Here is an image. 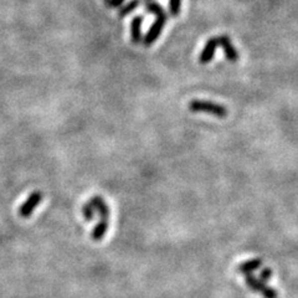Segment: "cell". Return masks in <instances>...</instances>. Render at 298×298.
Wrapping results in <instances>:
<instances>
[{
  "label": "cell",
  "instance_id": "obj_5",
  "mask_svg": "<svg viewBox=\"0 0 298 298\" xmlns=\"http://www.w3.org/2000/svg\"><path fill=\"white\" fill-rule=\"evenodd\" d=\"M217 44H219V46L222 47L225 56H226V59L229 60L230 62L234 64V62H236L237 60H239V52L236 51V49H235V46L232 45L229 36H225V35L219 36L217 37Z\"/></svg>",
  "mask_w": 298,
  "mask_h": 298
},
{
  "label": "cell",
  "instance_id": "obj_12",
  "mask_svg": "<svg viewBox=\"0 0 298 298\" xmlns=\"http://www.w3.org/2000/svg\"><path fill=\"white\" fill-rule=\"evenodd\" d=\"M182 0H169V12L172 16H178L180 14Z\"/></svg>",
  "mask_w": 298,
  "mask_h": 298
},
{
  "label": "cell",
  "instance_id": "obj_16",
  "mask_svg": "<svg viewBox=\"0 0 298 298\" xmlns=\"http://www.w3.org/2000/svg\"><path fill=\"white\" fill-rule=\"evenodd\" d=\"M103 1L107 6H111V0H103Z\"/></svg>",
  "mask_w": 298,
  "mask_h": 298
},
{
  "label": "cell",
  "instance_id": "obj_9",
  "mask_svg": "<svg viewBox=\"0 0 298 298\" xmlns=\"http://www.w3.org/2000/svg\"><path fill=\"white\" fill-rule=\"evenodd\" d=\"M261 266H262L261 259H252V260H249V261L242 262L241 265H239L237 271H239L240 274L249 275V274H252L254 271H256V270H259Z\"/></svg>",
  "mask_w": 298,
  "mask_h": 298
},
{
  "label": "cell",
  "instance_id": "obj_2",
  "mask_svg": "<svg viewBox=\"0 0 298 298\" xmlns=\"http://www.w3.org/2000/svg\"><path fill=\"white\" fill-rule=\"evenodd\" d=\"M189 109L192 112H202V113H209L216 117H226L227 108L222 104L214 103L209 101H200V99H193L189 103Z\"/></svg>",
  "mask_w": 298,
  "mask_h": 298
},
{
  "label": "cell",
  "instance_id": "obj_15",
  "mask_svg": "<svg viewBox=\"0 0 298 298\" xmlns=\"http://www.w3.org/2000/svg\"><path fill=\"white\" fill-rule=\"evenodd\" d=\"M124 0H111V6L112 7H118L123 4Z\"/></svg>",
  "mask_w": 298,
  "mask_h": 298
},
{
  "label": "cell",
  "instance_id": "obj_10",
  "mask_svg": "<svg viewBox=\"0 0 298 298\" xmlns=\"http://www.w3.org/2000/svg\"><path fill=\"white\" fill-rule=\"evenodd\" d=\"M107 229H108V222L102 221L101 220V221L96 225L94 231H92V239H94L95 241H101V240L103 239L104 234H106Z\"/></svg>",
  "mask_w": 298,
  "mask_h": 298
},
{
  "label": "cell",
  "instance_id": "obj_4",
  "mask_svg": "<svg viewBox=\"0 0 298 298\" xmlns=\"http://www.w3.org/2000/svg\"><path fill=\"white\" fill-rule=\"evenodd\" d=\"M42 193L40 192H34L32 194L29 195V198L26 199V201L20 206L19 209V215L21 217H29L30 215L34 212L35 207L42 201Z\"/></svg>",
  "mask_w": 298,
  "mask_h": 298
},
{
  "label": "cell",
  "instance_id": "obj_13",
  "mask_svg": "<svg viewBox=\"0 0 298 298\" xmlns=\"http://www.w3.org/2000/svg\"><path fill=\"white\" fill-rule=\"evenodd\" d=\"M82 212H84V216L87 221H91V220H94L95 209L91 206V205H90V202H87V204L85 205L84 209H82Z\"/></svg>",
  "mask_w": 298,
  "mask_h": 298
},
{
  "label": "cell",
  "instance_id": "obj_6",
  "mask_svg": "<svg viewBox=\"0 0 298 298\" xmlns=\"http://www.w3.org/2000/svg\"><path fill=\"white\" fill-rule=\"evenodd\" d=\"M217 46H219V44H217V37H211V39L207 40L204 49H202L201 54H200L199 56L200 64L201 65L209 64V62L212 60V57H214Z\"/></svg>",
  "mask_w": 298,
  "mask_h": 298
},
{
  "label": "cell",
  "instance_id": "obj_11",
  "mask_svg": "<svg viewBox=\"0 0 298 298\" xmlns=\"http://www.w3.org/2000/svg\"><path fill=\"white\" fill-rule=\"evenodd\" d=\"M141 2H142V0H129V2H127V4L124 5L121 10H119V16L123 17V16H126V15L131 14L132 11H134V10L139 6V4H141Z\"/></svg>",
  "mask_w": 298,
  "mask_h": 298
},
{
  "label": "cell",
  "instance_id": "obj_1",
  "mask_svg": "<svg viewBox=\"0 0 298 298\" xmlns=\"http://www.w3.org/2000/svg\"><path fill=\"white\" fill-rule=\"evenodd\" d=\"M146 11L150 12V14H154L157 16L155 21L153 22V25L150 26V29L148 30V32L146 34L144 39L142 40L144 44V46H150V45L154 44L157 41L158 37L162 35L163 29H164V25L167 22V14H165L164 9L162 7V5L157 4L154 1H147L146 4Z\"/></svg>",
  "mask_w": 298,
  "mask_h": 298
},
{
  "label": "cell",
  "instance_id": "obj_14",
  "mask_svg": "<svg viewBox=\"0 0 298 298\" xmlns=\"http://www.w3.org/2000/svg\"><path fill=\"white\" fill-rule=\"evenodd\" d=\"M272 277V271L269 267H264V269L260 271V280H262L264 282H269Z\"/></svg>",
  "mask_w": 298,
  "mask_h": 298
},
{
  "label": "cell",
  "instance_id": "obj_8",
  "mask_svg": "<svg viewBox=\"0 0 298 298\" xmlns=\"http://www.w3.org/2000/svg\"><path fill=\"white\" fill-rule=\"evenodd\" d=\"M142 22H143V16L138 15L134 16L131 22V37L134 44H139L142 41Z\"/></svg>",
  "mask_w": 298,
  "mask_h": 298
},
{
  "label": "cell",
  "instance_id": "obj_7",
  "mask_svg": "<svg viewBox=\"0 0 298 298\" xmlns=\"http://www.w3.org/2000/svg\"><path fill=\"white\" fill-rule=\"evenodd\" d=\"M89 202L96 211H99L102 221H109V209L101 197H94Z\"/></svg>",
  "mask_w": 298,
  "mask_h": 298
},
{
  "label": "cell",
  "instance_id": "obj_3",
  "mask_svg": "<svg viewBox=\"0 0 298 298\" xmlns=\"http://www.w3.org/2000/svg\"><path fill=\"white\" fill-rule=\"evenodd\" d=\"M245 282L250 290L260 294L264 298H277V292L272 287L267 286L266 282L255 277L252 274L245 275Z\"/></svg>",
  "mask_w": 298,
  "mask_h": 298
}]
</instances>
